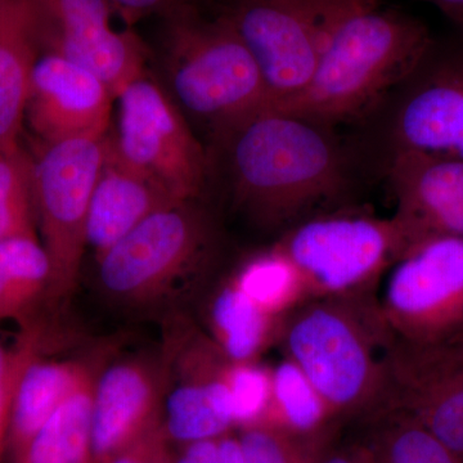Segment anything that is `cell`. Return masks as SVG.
Returning <instances> with one entry per match:
<instances>
[{"mask_svg": "<svg viewBox=\"0 0 463 463\" xmlns=\"http://www.w3.org/2000/svg\"><path fill=\"white\" fill-rule=\"evenodd\" d=\"M115 97L83 67L43 52L33 67L25 124L44 145L109 132Z\"/></svg>", "mask_w": 463, "mask_h": 463, "instance_id": "15", "label": "cell"}, {"mask_svg": "<svg viewBox=\"0 0 463 463\" xmlns=\"http://www.w3.org/2000/svg\"><path fill=\"white\" fill-rule=\"evenodd\" d=\"M394 151L463 158V32L435 39L401 87Z\"/></svg>", "mask_w": 463, "mask_h": 463, "instance_id": "11", "label": "cell"}, {"mask_svg": "<svg viewBox=\"0 0 463 463\" xmlns=\"http://www.w3.org/2000/svg\"><path fill=\"white\" fill-rule=\"evenodd\" d=\"M234 199L258 224L288 227L346 185L326 125L267 108L224 137Z\"/></svg>", "mask_w": 463, "mask_h": 463, "instance_id": "1", "label": "cell"}, {"mask_svg": "<svg viewBox=\"0 0 463 463\" xmlns=\"http://www.w3.org/2000/svg\"><path fill=\"white\" fill-rule=\"evenodd\" d=\"M93 365L12 463H80L91 456Z\"/></svg>", "mask_w": 463, "mask_h": 463, "instance_id": "21", "label": "cell"}, {"mask_svg": "<svg viewBox=\"0 0 463 463\" xmlns=\"http://www.w3.org/2000/svg\"><path fill=\"white\" fill-rule=\"evenodd\" d=\"M389 184L410 242L463 237V158L392 151ZM410 243V245H411Z\"/></svg>", "mask_w": 463, "mask_h": 463, "instance_id": "17", "label": "cell"}, {"mask_svg": "<svg viewBox=\"0 0 463 463\" xmlns=\"http://www.w3.org/2000/svg\"><path fill=\"white\" fill-rule=\"evenodd\" d=\"M164 51L176 105L222 139L269 108L257 61L222 8L209 16L192 5L164 17Z\"/></svg>", "mask_w": 463, "mask_h": 463, "instance_id": "4", "label": "cell"}, {"mask_svg": "<svg viewBox=\"0 0 463 463\" xmlns=\"http://www.w3.org/2000/svg\"><path fill=\"white\" fill-rule=\"evenodd\" d=\"M166 365L163 354L115 362L97 374L91 456L102 463L163 420Z\"/></svg>", "mask_w": 463, "mask_h": 463, "instance_id": "16", "label": "cell"}, {"mask_svg": "<svg viewBox=\"0 0 463 463\" xmlns=\"http://www.w3.org/2000/svg\"><path fill=\"white\" fill-rule=\"evenodd\" d=\"M163 356L166 365L163 428L174 446L233 430L227 385L230 359L201 337L181 341Z\"/></svg>", "mask_w": 463, "mask_h": 463, "instance_id": "14", "label": "cell"}, {"mask_svg": "<svg viewBox=\"0 0 463 463\" xmlns=\"http://www.w3.org/2000/svg\"><path fill=\"white\" fill-rule=\"evenodd\" d=\"M231 281L274 318L283 319L295 307L310 300L297 265L277 243L246 259Z\"/></svg>", "mask_w": 463, "mask_h": 463, "instance_id": "24", "label": "cell"}, {"mask_svg": "<svg viewBox=\"0 0 463 463\" xmlns=\"http://www.w3.org/2000/svg\"><path fill=\"white\" fill-rule=\"evenodd\" d=\"M336 420L325 399L291 359L286 356L272 368V402L261 425L301 435L319 430Z\"/></svg>", "mask_w": 463, "mask_h": 463, "instance_id": "25", "label": "cell"}, {"mask_svg": "<svg viewBox=\"0 0 463 463\" xmlns=\"http://www.w3.org/2000/svg\"><path fill=\"white\" fill-rule=\"evenodd\" d=\"M3 0H0V5H2Z\"/></svg>", "mask_w": 463, "mask_h": 463, "instance_id": "41", "label": "cell"}, {"mask_svg": "<svg viewBox=\"0 0 463 463\" xmlns=\"http://www.w3.org/2000/svg\"><path fill=\"white\" fill-rule=\"evenodd\" d=\"M109 134L42 143L33 157V196L41 242L51 263L47 300L62 303L78 286L88 246L91 194L109 147Z\"/></svg>", "mask_w": 463, "mask_h": 463, "instance_id": "8", "label": "cell"}, {"mask_svg": "<svg viewBox=\"0 0 463 463\" xmlns=\"http://www.w3.org/2000/svg\"><path fill=\"white\" fill-rule=\"evenodd\" d=\"M325 463H379L373 446L352 444L332 449Z\"/></svg>", "mask_w": 463, "mask_h": 463, "instance_id": "35", "label": "cell"}, {"mask_svg": "<svg viewBox=\"0 0 463 463\" xmlns=\"http://www.w3.org/2000/svg\"><path fill=\"white\" fill-rule=\"evenodd\" d=\"M276 243L297 265L309 298H319L370 294L411 242L395 216L349 212L304 219Z\"/></svg>", "mask_w": 463, "mask_h": 463, "instance_id": "7", "label": "cell"}, {"mask_svg": "<svg viewBox=\"0 0 463 463\" xmlns=\"http://www.w3.org/2000/svg\"><path fill=\"white\" fill-rule=\"evenodd\" d=\"M43 52L99 78L116 97L145 75L146 50L136 33L116 30L108 0H33Z\"/></svg>", "mask_w": 463, "mask_h": 463, "instance_id": "13", "label": "cell"}, {"mask_svg": "<svg viewBox=\"0 0 463 463\" xmlns=\"http://www.w3.org/2000/svg\"><path fill=\"white\" fill-rule=\"evenodd\" d=\"M20 335L23 339L20 355H18L16 364L12 367L11 373L0 383V457L3 456L5 449H8L9 423H11L12 404H14L18 380L26 365L36 355L42 354L43 350L45 349V340H47L44 326L42 323H35L29 327L21 328Z\"/></svg>", "mask_w": 463, "mask_h": 463, "instance_id": "29", "label": "cell"}, {"mask_svg": "<svg viewBox=\"0 0 463 463\" xmlns=\"http://www.w3.org/2000/svg\"><path fill=\"white\" fill-rule=\"evenodd\" d=\"M115 100L118 125L109 136L116 152L179 203L196 200L205 187L207 157L182 109L146 74Z\"/></svg>", "mask_w": 463, "mask_h": 463, "instance_id": "9", "label": "cell"}, {"mask_svg": "<svg viewBox=\"0 0 463 463\" xmlns=\"http://www.w3.org/2000/svg\"><path fill=\"white\" fill-rule=\"evenodd\" d=\"M422 2L435 5L444 16L455 24L457 29L463 32V0H422Z\"/></svg>", "mask_w": 463, "mask_h": 463, "instance_id": "38", "label": "cell"}, {"mask_svg": "<svg viewBox=\"0 0 463 463\" xmlns=\"http://www.w3.org/2000/svg\"><path fill=\"white\" fill-rule=\"evenodd\" d=\"M90 367L85 362L72 359H45L43 353L26 365L12 404L8 434L12 458L26 447Z\"/></svg>", "mask_w": 463, "mask_h": 463, "instance_id": "20", "label": "cell"}, {"mask_svg": "<svg viewBox=\"0 0 463 463\" xmlns=\"http://www.w3.org/2000/svg\"><path fill=\"white\" fill-rule=\"evenodd\" d=\"M38 237L33 157L21 143H0V241Z\"/></svg>", "mask_w": 463, "mask_h": 463, "instance_id": "26", "label": "cell"}, {"mask_svg": "<svg viewBox=\"0 0 463 463\" xmlns=\"http://www.w3.org/2000/svg\"><path fill=\"white\" fill-rule=\"evenodd\" d=\"M392 339L370 294L310 298L285 316L279 337L337 420L379 416Z\"/></svg>", "mask_w": 463, "mask_h": 463, "instance_id": "2", "label": "cell"}, {"mask_svg": "<svg viewBox=\"0 0 463 463\" xmlns=\"http://www.w3.org/2000/svg\"><path fill=\"white\" fill-rule=\"evenodd\" d=\"M218 447V463H246L245 452L239 434H227L216 438Z\"/></svg>", "mask_w": 463, "mask_h": 463, "instance_id": "36", "label": "cell"}, {"mask_svg": "<svg viewBox=\"0 0 463 463\" xmlns=\"http://www.w3.org/2000/svg\"><path fill=\"white\" fill-rule=\"evenodd\" d=\"M51 263L38 237L0 241V322L25 328L47 300Z\"/></svg>", "mask_w": 463, "mask_h": 463, "instance_id": "23", "label": "cell"}, {"mask_svg": "<svg viewBox=\"0 0 463 463\" xmlns=\"http://www.w3.org/2000/svg\"><path fill=\"white\" fill-rule=\"evenodd\" d=\"M337 422L309 434H289L288 463H325L334 449Z\"/></svg>", "mask_w": 463, "mask_h": 463, "instance_id": "32", "label": "cell"}, {"mask_svg": "<svg viewBox=\"0 0 463 463\" xmlns=\"http://www.w3.org/2000/svg\"><path fill=\"white\" fill-rule=\"evenodd\" d=\"M377 419L381 426L371 446L379 463H463L461 457L411 417L388 412Z\"/></svg>", "mask_w": 463, "mask_h": 463, "instance_id": "27", "label": "cell"}, {"mask_svg": "<svg viewBox=\"0 0 463 463\" xmlns=\"http://www.w3.org/2000/svg\"><path fill=\"white\" fill-rule=\"evenodd\" d=\"M173 455L174 444L167 438L161 420L102 463H172Z\"/></svg>", "mask_w": 463, "mask_h": 463, "instance_id": "31", "label": "cell"}, {"mask_svg": "<svg viewBox=\"0 0 463 463\" xmlns=\"http://www.w3.org/2000/svg\"><path fill=\"white\" fill-rule=\"evenodd\" d=\"M246 463H288L289 434L269 425L241 429Z\"/></svg>", "mask_w": 463, "mask_h": 463, "instance_id": "30", "label": "cell"}, {"mask_svg": "<svg viewBox=\"0 0 463 463\" xmlns=\"http://www.w3.org/2000/svg\"><path fill=\"white\" fill-rule=\"evenodd\" d=\"M210 245L212 228L194 201L167 207L99 259L100 288L127 309L169 307L205 264Z\"/></svg>", "mask_w": 463, "mask_h": 463, "instance_id": "5", "label": "cell"}, {"mask_svg": "<svg viewBox=\"0 0 463 463\" xmlns=\"http://www.w3.org/2000/svg\"><path fill=\"white\" fill-rule=\"evenodd\" d=\"M381 3L225 0L222 8L257 61L273 106L306 87L332 39L350 17Z\"/></svg>", "mask_w": 463, "mask_h": 463, "instance_id": "6", "label": "cell"}, {"mask_svg": "<svg viewBox=\"0 0 463 463\" xmlns=\"http://www.w3.org/2000/svg\"><path fill=\"white\" fill-rule=\"evenodd\" d=\"M178 203H182L130 166L116 152L109 134L108 152L91 194L88 246L93 248L99 260L143 221Z\"/></svg>", "mask_w": 463, "mask_h": 463, "instance_id": "18", "label": "cell"}, {"mask_svg": "<svg viewBox=\"0 0 463 463\" xmlns=\"http://www.w3.org/2000/svg\"><path fill=\"white\" fill-rule=\"evenodd\" d=\"M392 267L379 304L390 332L417 344L455 337L463 328V237L416 241Z\"/></svg>", "mask_w": 463, "mask_h": 463, "instance_id": "10", "label": "cell"}, {"mask_svg": "<svg viewBox=\"0 0 463 463\" xmlns=\"http://www.w3.org/2000/svg\"><path fill=\"white\" fill-rule=\"evenodd\" d=\"M80 463H96V462H94V459L91 458V459H88V461H84V462H80Z\"/></svg>", "mask_w": 463, "mask_h": 463, "instance_id": "40", "label": "cell"}, {"mask_svg": "<svg viewBox=\"0 0 463 463\" xmlns=\"http://www.w3.org/2000/svg\"><path fill=\"white\" fill-rule=\"evenodd\" d=\"M234 428L261 425L272 402V368L259 362H230L227 370Z\"/></svg>", "mask_w": 463, "mask_h": 463, "instance_id": "28", "label": "cell"}, {"mask_svg": "<svg viewBox=\"0 0 463 463\" xmlns=\"http://www.w3.org/2000/svg\"><path fill=\"white\" fill-rule=\"evenodd\" d=\"M108 3L128 24L151 14L166 17L181 9L200 5V0H108Z\"/></svg>", "mask_w": 463, "mask_h": 463, "instance_id": "33", "label": "cell"}, {"mask_svg": "<svg viewBox=\"0 0 463 463\" xmlns=\"http://www.w3.org/2000/svg\"><path fill=\"white\" fill-rule=\"evenodd\" d=\"M386 376L379 416L411 417L463 459V347L452 340L417 344L392 335Z\"/></svg>", "mask_w": 463, "mask_h": 463, "instance_id": "12", "label": "cell"}, {"mask_svg": "<svg viewBox=\"0 0 463 463\" xmlns=\"http://www.w3.org/2000/svg\"><path fill=\"white\" fill-rule=\"evenodd\" d=\"M450 340L455 341V343L459 344V345L463 347V328L458 332V334L456 335L455 337H452Z\"/></svg>", "mask_w": 463, "mask_h": 463, "instance_id": "39", "label": "cell"}, {"mask_svg": "<svg viewBox=\"0 0 463 463\" xmlns=\"http://www.w3.org/2000/svg\"><path fill=\"white\" fill-rule=\"evenodd\" d=\"M172 463H218L216 438L175 446Z\"/></svg>", "mask_w": 463, "mask_h": 463, "instance_id": "34", "label": "cell"}, {"mask_svg": "<svg viewBox=\"0 0 463 463\" xmlns=\"http://www.w3.org/2000/svg\"><path fill=\"white\" fill-rule=\"evenodd\" d=\"M33 0L0 5V143L20 142L33 67L42 56Z\"/></svg>", "mask_w": 463, "mask_h": 463, "instance_id": "19", "label": "cell"}, {"mask_svg": "<svg viewBox=\"0 0 463 463\" xmlns=\"http://www.w3.org/2000/svg\"><path fill=\"white\" fill-rule=\"evenodd\" d=\"M431 41L419 18L364 9L340 27L306 87L270 109L326 127L361 118L407 80Z\"/></svg>", "mask_w": 463, "mask_h": 463, "instance_id": "3", "label": "cell"}, {"mask_svg": "<svg viewBox=\"0 0 463 463\" xmlns=\"http://www.w3.org/2000/svg\"><path fill=\"white\" fill-rule=\"evenodd\" d=\"M21 346H23L21 335L12 345H8L5 340L0 339V383L5 380V377L11 373L12 367L16 364Z\"/></svg>", "mask_w": 463, "mask_h": 463, "instance_id": "37", "label": "cell"}, {"mask_svg": "<svg viewBox=\"0 0 463 463\" xmlns=\"http://www.w3.org/2000/svg\"><path fill=\"white\" fill-rule=\"evenodd\" d=\"M281 325L282 319L263 312L231 279L207 304V336L232 362H257L279 340Z\"/></svg>", "mask_w": 463, "mask_h": 463, "instance_id": "22", "label": "cell"}]
</instances>
